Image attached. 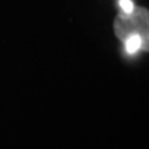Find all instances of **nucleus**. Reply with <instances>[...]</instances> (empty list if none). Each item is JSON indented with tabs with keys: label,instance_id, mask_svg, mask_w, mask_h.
Wrapping results in <instances>:
<instances>
[{
	"label": "nucleus",
	"instance_id": "f03ea898",
	"mask_svg": "<svg viewBox=\"0 0 149 149\" xmlns=\"http://www.w3.org/2000/svg\"><path fill=\"white\" fill-rule=\"evenodd\" d=\"M123 42H124V50H126V53L130 54V55H134V54H137L141 50V39L137 35H130Z\"/></svg>",
	"mask_w": 149,
	"mask_h": 149
},
{
	"label": "nucleus",
	"instance_id": "f257e3e1",
	"mask_svg": "<svg viewBox=\"0 0 149 149\" xmlns=\"http://www.w3.org/2000/svg\"><path fill=\"white\" fill-rule=\"evenodd\" d=\"M113 31L120 40L130 35H137L141 39V50L149 51V10L138 7L128 14L120 13L115 18Z\"/></svg>",
	"mask_w": 149,
	"mask_h": 149
},
{
	"label": "nucleus",
	"instance_id": "7ed1b4c3",
	"mask_svg": "<svg viewBox=\"0 0 149 149\" xmlns=\"http://www.w3.org/2000/svg\"><path fill=\"white\" fill-rule=\"evenodd\" d=\"M119 6L122 8V13H124V14H128L134 10L133 0H119Z\"/></svg>",
	"mask_w": 149,
	"mask_h": 149
}]
</instances>
